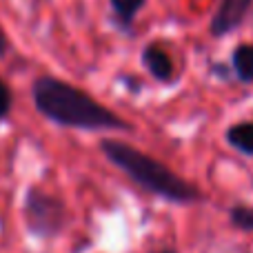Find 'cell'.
Wrapping results in <instances>:
<instances>
[{
	"instance_id": "cell-7",
	"label": "cell",
	"mask_w": 253,
	"mask_h": 253,
	"mask_svg": "<svg viewBox=\"0 0 253 253\" xmlns=\"http://www.w3.org/2000/svg\"><path fill=\"white\" fill-rule=\"evenodd\" d=\"M227 142L242 156H253V120H242L227 129Z\"/></svg>"
},
{
	"instance_id": "cell-1",
	"label": "cell",
	"mask_w": 253,
	"mask_h": 253,
	"mask_svg": "<svg viewBox=\"0 0 253 253\" xmlns=\"http://www.w3.org/2000/svg\"><path fill=\"white\" fill-rule=\"evenodd\" d=\"M31 100L49 123L80 131H131L123 116L98 102L84 89L69 84L56 76H40L31 84Z\"/></svg>"
},
{
	"instance_id": "cell-5",
	"label": "cell",
	"mask_w": 253,
	"mask_h": 253,
	"mask_svg": "<svg viewBox=\"0 0 253 253\" xmlns=\"http://www.w3.org/2000/svg\"><path fill=\"white\" fill-rule=\"evenodd\" d=\"M140 60H142L144 69L151 74V78H156L158 83H173L175 78V65L171 53L165 47H160L158 42H149L147 47L140 53Z\"/></svg>"
},
{
	"instance_id": "cell-10",
	"label": "cell",
	"mask_w": 253,
	"mask_h": 253,
	"mask_svg": "<svg viewBox=\"0 0 253 253\" xmlns=\"http://www.w3.org/2000/svg\"><path fill=\"white\" fill-rule=\"evenodd\" d=\"M13 109V91L2 78H0V123L11 114Z\"/></svg>"
},
{
	"instance_id": "cell-11",
	"label": "cell",
	"mask_w": 253,
	"mask_h": 253,
	"mask_svg": "<svg viewBox=\"0 0 253 253\" xmlns=\"http://www.w3.org/2000/svg\"><path fill=\"white\" fill-rule=\"evenodd\" d=\"M7 51H9V38H7V34H4V29L0 27V58L7 56Z\"/></svg>"
},
{
	"instance_id": "cell-3",
	"label": "cell",
	"mask_w": 253,
	"mask_h": 253,
	"mask_svg": "<svg viewBox=\"0 0 253 253\" xmlns=\"http://www.w3.org/2000/svg\"><path fill=\"white\" fill-rule=\"evenodd\" d=\"M25 227L38 240H53L67 229L69 211L58 196L40 187H29L22 200Z\"/></svg>"
},
{
	"instance_id": "cell-9",
	"label": "cell",
	"mask_w": 253,
	"mask_h": 253,
	"mask_svg": "<svg viewBox=\"0 0 253 253\" xmlns=\"http://www.w3.org/2000/svg\"><path fill=\"white\" fill-rule=\"evenodd\" d=\"M229 222L245 233H253V207L236 202L229 209Z\"/></svg>"
},
{
	"instance_id": "cell-2",
	"label": "cell",
	"mask_w": 253,
	"mask_h": 253,
	"mask_svg": "<svg viewBox=\"0 0 253 253\" xmlns=\"http://www.w3.org/2000/svg\"><path fill=\"white\" fill-rule=\"evenodd\" d=\"M98 147L111 165L118 167L126 178H131L140 189H144L151 196H158L180 207L198 205L205 200L202 191L193 182L184 180L173 169L151 158L149 153L140 151L133 144L114 138H102Z\"/></svg>"
},
{
	"instance_id": "cell-6",
	"label": "cell",
	"mask_w": 253,
	"mask_h": 253,
	"mask_svg": "<svg viewBox=\"0 0 253 253\" xmlns=\"http://www.w3.org/2000/svg\"><path fill=\"white\" fill-rule=\"evenodd\" d=\"M231 69L238 83L253 84V42H242L231 51Z\"/></svg>"
},
{
	"instance_id": "cell-12",
	"label": "cell",
	"mask_w": 253,
	"mask_h": 253,
	"mask_svg": "<svg viewBox=\"0 0 253 253\" xmlns=\"http://www.w3.org/2000/svg\"><path fill=\"white\" fill-rule=\"evenodd\" d=\"M153 253H175L173 249H160V251H153Z\"/></svg>"
},
{
	"instance_id": "cell-4",
	"label": "cell",
	"mask_w": 253,
	"mask_h": 253,
	"mask_svg": "<svg viewBox=\"0 0 253 253\" xmlns=\"http://www.w3.org/2000/svg\"><path fill=\"white\" fill-rule=\"evenodd\" d=\"M253 0H220L213 18H211L209 31L213 38H224L233 34L245 22L247 13L251 11Z\"/></svg>"
},
{
	"instance_id": "cell-8",
	"label": "cell",
	"mask_w": 253,
	"mask_h": 253,
	"mask_svg": "<svg viewBox=\"0 0 253 253\" xmlns=\"http://www.w3.org/2000/svg\"><path fill=\"white\" fill-rule=\"evenodd\" d=\"M109 2H111V9H114V16L118 20V25L123 29H129L147 0H109Z\"/></svg>"
}]
</instances>
